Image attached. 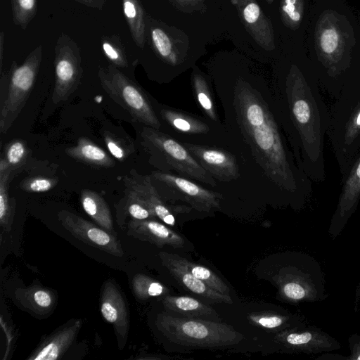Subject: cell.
I'll list each match as a JSON object with an SVG mask.
<instances>
[{"mask_svg": "<svg viewBox=\"0 0 360 360\" xmlns=\"http://www.w3.org/2000/svg\"><path fill=\"white\" fill-rule=\"evenodd\" d=\"M213 84L231 149L243 159L261 186L296 207H303L311 195V180L297 164L270 85L244 77H214Z\"/></svg>", "mask_w": 360, "mask_h": 360, "instance_id": "6da1fadb", "label": "cell"}, {"mask_svg": "<svg viewBox=\"0 0 360 360\" xmlns=\"http://www.w3.org/2000/svg\"><path fill=\"white\" fill-rule=\"evenodd\" d=\"M280 122L298 167L310 180L326 177L324 140L330 110L316 72L294 70L270 85Z\"/></svg>", "mask_w": 360, "mask_h": 360, "instance_id": "7a4b0ae2", "label": "cell"}, {"mask_svg": "<svg viewBox=\"0 0 360 360\" xmlns=\"http://www.w3.org/2000/svg\"><path fill=\"white\" fill-rule=\"evenodd\" d=\"M327 136L342 178L360 153V71L354 68L330 110Z\"/></svg>", "mask_w": 360, "mask_h": 360, "instance_id": "3957f363", "label": "cell"}, {"mask_svg": "<svg viewBox=\"0 0 360 360\" xmlns=\"http://www.w3.org/2000/svg\"><path fill=\"white\" fill-rule=\"evenodd\" d=\"M140 137L150 163L158 171L186 177L213 188L218 187L214 178L182 143L160 129L143 125Z\"/></svg>", "mask_w": 360, "mask_h": 360, "instance_id": "277c9868", "label": "cell"}, {"mask_svg": "<svg viewBox=\"0 0 360 360\" xmlns=\"http://www.w3.org/2000/svg\"><path fill=\"white\" fill-rule=\"evenodd\" d=\"M158 330L171 342L197 347H223L238 344L244 337L231 325L207 319L158 315Z\"/></svg>", "mask_w": 360, "mask_h": 360, "instance_id": "5b68a950", "label": "cell"}, {"mask_svg": "<svg viewBox=\"0 0 360 360\" xmlns=\"http://www.w3.org/2000/svg\"><path fill=\"white\" fill-rule=\"evenodd\" d=\"M274 280L281 297L292 304L321 302L329 296L322 266L308 254H297Z\"/></svg>", "mask_w": 360, "mask_h": 360, "instance_id": "8992f818", "label": "cell"}, {"mask_svg": "<svg viewBox=\"0 0 360 360\" xmlns=\"http://www.w3.org/2000/svg\"><path fill=\"white\" fill-rule=\"evenodd\" d=\"M161 131L181 143L231 148L229 136L219 126L203 115H198L153 101Z\"/></svg>", "mask_w": 360, "mask_h": 360, "instance_id": "52a82bcc", "label": "cell"}, {"mask_svg": "<svg viewBox=\"0 0 360 360\" xmlns=\"http://www.w3.org/2000/svg\"><path fill=\"white\" fill-rule=\"evenodd\" d=\"M98 77L108 95L143 126L160 129L161 124L148 94L134 82L113 68L102 69Z\"/></svg>", "mask_w": 360, "mask_h": 360, "instance_id": "ba28073f", "label": "cell"}, {"mask_svg": "<svg viewBox=\"0 0 360 360\" xmlns=\"http://www.w3.org/2000/svg\"><path fill=\"white\" fill-rule=\"evenodd\" d=\"M152 182L166 201L183 202L199 212H211L220 209L223 193L203 187L200 183L172 173L153 171Z\"/></svg>", "mask_w": 360, "mask_h": 360, "instance_id": "9c48e42d", "label": "cell"}, {"mask_svg": "<svg viewBox=\"0 0 360 360\" xmlns=\"http://www.w3.org/2000/svg\"><path fill=\"white\" fill-rule=\"evenodd\" d=\"M182 143L218 186H238L245 179H256L243 159L229 147Z\"/></svg>", "mask_w": 360, "mask_h": 360, "instance_id": "30bf717a", "label": "cell"}, {"mask_svg": "<svg viewBox=\"0 0 360 360\" xmlns=\"http://www.w3.org/2000/svg\"><path fill=\"white\" fill-rule=\"evenodd\" d=\"M39 58L30 57L12 71L6 95L0 105V131L6 133L22 109L34 86Z\"/></svg>", "mask_w": 360, "mask_h": 360, "instance_id": "8fae6325", "label": "cell"}, {"mask_svg": "<svg viewBox=\"0 0 360 360\" xmlns=\"http://www.w3.org/2000/svg\"><path fill=\"white\" fill-rule=\"evenodd\" d=\"M276 341L286 352L306 354L329 352L341 347L334 337L314 326L284 329L276 335Z\"/></svg>", "mask_w": 360, "mask_h": 360, "instance_id": "7c38bea8", "label": "cell"}, {"mask_svg": "<svg viewBox=\"0 0 360 360\" xmlns=\"http://www.w3.org/2000/svg\"><path fill=\"white\" fill-rule=\"evenodd\" d=\"M58 218L68 231L84 243L110 255L123 256L124 251L120 241L114 235L103 229L67 210L60 211Z\"/></svg>", "mask_w": 360, "mask_h": 360, "instance_id": "4fadbf2b", "label": "cell"}, {"mask_svg": "<svg viewBox=\"0 0 360 360\" xmlns=\"http://www.w3.org/2000/svg\"><path fill=\"white\" fill-rule=\"evenodd\" d=\"M360 201V153L347 174L342 177V190L331 217L328 233L332 239L340 236L356 212Z\"/></svg>", "mask_w": 360, "mask_h": 360, "instance_id": "5bb4252c", "label": "cell"}, {"mask_svg": "<svg viewBox=\"0 0 360 360\" xmlns=\"http://www.w3.org/2000/svg\"><path fill=\"white\" fill-rule=\"evenodd\" d=\"M159 257L162 264L185 288L214 302L229 304L233 303L229 295L214 290L194 276L181 262L178 255L163 251L159 253Z\"/></svg>", "mask_w": 360, "mask_h": 360, "instance_id": "9a60e30c", "label": "cell"}, {"mask_svg": "<svg viewBox=\"0 0 360 360\" xmlns=\"http://www.w3.org/2000/svg\"><path fill=\"white\" fill-rule=\"evenodd\" d=\"M128 235L160 248L169 245L181 248L184 240L181 235L154 219H134L128 224Z\"/></svg>", "mask_w": 360, "mask_h": 360, "instance_id": "2e32d148", "label": "cell"}, {"mask_svg": "<svg viewBox=\"0 0 360 360\" xmlns=\"http://www.w3.org/2000/svg\"><path fill=\"white\" fill-rule=\"evenodd\" d=\"M101 312L104 319L114 326L117 337L126 339L129 326V311L125 300L110 281L103 286Z\"/></svg>", "mask_w": 360, "mask_h": 360, "instance_id": "e0dca14e", "label": "cell"}, {"mask_svg": "<svg viewBox=\"0 0 360 360\" xmlns=\"http://www.w3.org/2000/svg\"><path fill=\"white\" fill-rule=\"evenodd\" d=\"M125 184L143 199L155 218L165 224L172 226L175 225L176 220L172 207L162 198L150 175H134L126 178Z\"/></svg>", "mask_w": 360, "mask_h": 360, "instance_id": "ac0fdd59", "label": "cell"}, {"mask_svg": "<svg viewBox=\"0 0 360 360\" xmlns=\"http://www.w3.org/2000/svg\"><path fill=\"white\" fill-rule=\"evenodd\" d=\"M81 69L77 60L70 54L60 55L56 63V82L52 94L55 104L67 100L77 88Z\"/></svg>", "mask_w": 360, "mask_h": 360, "instance_id": "d6986e66", "label": "cell"}, {"mask_svg": "<svg viewBox=\"0 0 360 360\" xmlns=\"http://www.w3.org/2000/svg\"><path fill=\"white\" fill-rule=\"evenodd\" d=\"M82 326L77 320L46 338L34 351L29 360H56L61 357L70 346Z\"/></svg>", "mask_w": 360, "mask_h": 360, "instance_id": "ffe728a7", "label": "cell"}, {"mask_svg": "<svg viewBox=\"0 0 360 360\" xmlns=\"http://www.w3.org/2000/svg\"><path fill=\"white\" fill-rule=\"evenodd\" d=\"M191 87L195 102L202 115L219 126H224L212 83L199 72L192 76Z\"/></svg>", "mask_w": 360, "mask_h": 360, "instance_id": "44dd1931", "label": "cell"}, {"mask_svg": "<svg viewBox=\"0 0 360 360\" xmlns=\"http://www.w3.org/2000/svg\"><path fill=\"white\" fill-rule=\"evenodd\" d=\"M168 311L184 317L221 321L219 314L210 306L187 296H166L162 301Z\"/></svg>", "mask_w": 360, "mask_h": 360, "instance_id": "7402d4cb", "label": "cell"}, {"mask_svg": "<svg viewBox=\"0 0 360 360\" xmlns=\"http://www.w3.org/2000/svg\"><path fill=\"white\" fill-rule=\"evenodd\" d=\"M65 153L77 161L96 167H112L115 165L106 151L86 137L79 138L75 146L65 149Z\"/></svg>", "mask_w": 360, "mask_h": 360, "instance_id": "603a6c76", "label": "cell"}, {"mask_svg": "<svg viewBox=\"0 0 360 360\" xmlns=\"http://www.w3.org/2000/svg\"><path fill=\"white\" fill-rule=\"evenodd\" d=\"M80 202L85 212L101 228L112 234L113 221L107 202L98 193L83 189Z\"/></svg>", "mask_w": 360, "mask_h": 360, "instance_id": "cb8c5ba5", "label": "cell"}, {"mask_svg": "<svg viewBox=\"0 0 360 360\" xmlns=\"http://www.w3.org/2000/svg\"><path fill=\"white\" fill-rule=\"evenodd\" d=\"M248 318L250 322L256 326L276 330H283L306 324L303 319L299 316L286 313H252L248 315Z\"/></svg>", "mask_w": 360, "mask_h": 360, "instance_id": "d4e9b609", "label": "cell"}, {"mask_svg": "<svg viewBox=\"0 0 360 360\" xmlns=\"http://www.w3.org/2000/svg\"><path fill=\"white\" fill-rule=\"evenodd\" d=\"M181 262L197 278L204 282L214 290L226 295H229V286L212 270L200 264L193 263L179 255Z\"/></svg>", "mask_w": 360, "mask_h": 360, "instance_id": "484cf974", "label": "cell"}, {"mask_svg": "<svg viewBox=\"0 0 360 360\" xmlns=\"http://www.w3.org/2000/svg\"><path fill=\"white\" fill-rule=\"evenodd\" d=\"M135 295L141 300L160 296L168 292V289L160 282L144 274H136L132 280Z\"/></svg>", "mask_w": 360, "mask_h": 360, "instance_id": "4316f807", "label": "cell"}, {"mask_svg": "<svg viewBox=\"0 0 360 360\" xmlns=\"http://www.w3.org/2000/svg\"><path fill=\"white\" fill-rule=\"evenodd\" d=\"M103 137L110 155L120 162L124 161L135 151L134 144L129 139L122 138L111 131L105 130Z\"/></svg>", "mask_w": 360, "mask_h": 360, "instance_id": "83f0119b", "label": "cell"}, {"mask_svg": "<svg viewBox=\"0 0 360 360\" xmlns=\"http://www.w3.org/2000/svg\"><path fill=\"white\" fill-rule=\"evenodd\" d=\"M22 292L24 303H28V308L37 311L49 310L55 302L53 294L44 288H31Z\"/></svg>", "mask_w": 360, "mask_h": 360, "instance_id": "f1b7e54d", "label": "cell"}, {"mask_svg": "<svg viewBox=\"0 0 360 360\" xmlns=\"http://www.w3.org/2000/svg\"><path fill=\"white\" fill-rule=\"evenodd\" d=\"M13 169L0 173V224L6 228L12 219L13 206L8 196V181Z\"/></svg>", "mask_w": 360, "mask_h": 360, "instance_id": "f546056e", "label": "cell"}, {"mask_svg": "<svg viewBox=\"0 0 360 360\" xmlns=\"http://www.w3.org/2000/svg\"><path fill=\"white\" fill-rule=\"evenodd\" d=\"M126 209L134 219L155 218L143 199L129 186L126 191Z\"/></svg>", "mask_w": 360, "mask_h": 360, "instance_id": "4dcf8cb0", "label": "cell"}, {"mask_svg": "<svg viewBox=\"0 0 360 360\" xmlns=\"http://www.w3.org/2000/svg\"><path fill=\"white\" fill-rule=\"evenodd\" d=\"M28 151L27 146L24 141L15 139L6 145L3 157L9 164L11 168L15 171L26 161Z\"/></svg>", "mask_w": 360, "mask_h": 360, "instance_id": "1f68e13d", "label": "cell"}, {"mask_svg": "<svg viewBox=\"0 0 360 360\" xmlns=\"http://www.w3.org/2000/svg\"><path fill=\"white\" fill-rule=\"evenodd\" d=\"M58 181V178L35 176L22 180L20 188L29 193H41L52 189L57 185Z\"/></svg>", "mask_w": 360, "mask_h": 360, "instance_id": "d6a6232c", "label": "cell"}, {"mask_svg": "<svg viewBox=\"0 0 360 360\" xmlns=\"http://www.w3.org/2000/svg\"><path fill=\"white\" fill-rule=\"evenodd\" d=\"M124 13L127 18L131 30L136 34V39H140L139 32L141 30V17L140 8L136 5L134 0L123 1Z\"/></svg>", "mask_w": 360, "mask_h": 360, "instance_id": "836d02e7", "label": "cell"}, {"mask_svg": "<svg viewBox=\"0 0 360 360\" xmlns=\"http://www.w3.org/2000/svg\"><path fill=\"white\" fill-rule=\"evenodd\" d=\"M152 38L159 53L163 57H167L172 51V44L167 34L160 29L153 30Z\"/></svg>", "mask_w": 360, "mask_h": 360, "instance_id": "e575fe53", "label": "cell"}, {"mask_svg": "<svg viewBox=\"0 0 360 360\" xmlns=\"http://www.w3.org/2000/svg\"><path fill=\"white\" fill-rule=\"evenodd\" d=\"M284 12L294 22H298L302 15L303 6L300 0H285Z\"/></svg>", "mask_w": 360, "mask_h": 360, "instance_id": "d590c367", "label": "cell"}, {"mask_svg": "<svg viewBox=\"0 0 360 360\" xmlns=\"http://www.w3.org/2000/svg\"><path fill=\"white\" fill-rule=\"evenodd\" d=\"M349 360H360V333H354L348 338Z\"/></svg>", "mask_w": 360, "mask_h": 360, "instance_id": "8d00e7d4", "label": "cell"}, {"mask_svg": "<svg viewBox=\"0 0 360 360\" xmlns=\"http://www.w3.org/2000/svg\"><path fill=\"white\" fill-rule=\"evenodd\" d=\"M259 8L258 5L255 3L248 4L243 11L244 18L249 23L256 22L259 18Z\"/></svg>", "mask_w": 360, "mask_h": 360, "instance_id": "74e56055", "label": "cell"}, {"mask_svg": "<svg viewBox=\"0 0 360 360\" xmlns=\"http://www.w3.org/2000/svg\"><path fill=\"white\" fill-rule=\"evenodd\" d=\"M104 52L106 56L112 61H114L116 64L119 65H125V62L120 57L118 53L115 51L114 48H112L109 44L104 43L103 45Z\"/></svg>", "mask_w": 360, "mask_h": 360, "instance_id": "f35d334b", "label": "cell"}, {"mask_svg": "<svg viewBox=\"0 0 360 360\" xmlns=\"http://www.w3.org/2000/svg\"><path fill=\"white\" fill-rule=\"evenodd\" d=\"M35 5V0H15V6L17 11L20 13H28L33 11Z\"/></svg>", "mask_w": 360, "mask_h": 360, "instance_id": "ab89813d", "label": "cell"}, {"mask_svg": "<svg viewBox=\"0 0 360 360\" xmlns=\"http://www.w3.org/2000/svg\"><path fill=\"white\" fill-rule=\"evenodd\" d=\"M317 359H348V356L345 357L336 354H333L332 355L330 354H328V352H324L321 356L317 357Z\"/></svg>", "mask_w": 360, "mask_h": 360, "instance_id": "60d3db41", "label": "cell"}, {"mask_svg": "<svg viewBox=\"0 0 360 360\" xmlns=\"http://www.w3.org/2000/svg\"><path fill=\"white\" fill-rule=\"evenodd\" d=\"M354 309L355 311L358 310L359 303L360 302V281L357 285L355 293Z\"/></svg>", "mask_w": 360, "mask_h": 360, "instance_id": "b9f144b4", "label": "cell"}, {"mask_svg": "<svg viewBox=\"0 0 360 360\" xmlns=\"http://www.w3.org/2000/svg\"><path fill=\"white\" fill-rule=\"evenodd\" d=\"M78 1H82V3H84V4H88V5H90V4H91V3H92V0H78Z\"/></svg>", "mask_w": 360, "mask_h": 360, "instance_id": "7bdbcfd3", "label": "cell"}, {"mask_svg": "<svg viewBox=\"0 0 360 360\" xmlns=\"http://www.w3.org/2000/svg\"><path fill=\"white\" fill-rule=\"evenodd\" d=\"M326 1H336L338 0H326Z\"/></svg>", "mask_w": 360, "mask_h": 360, "instance_id": "ee69618b", "label": "cell"}]
</instances>
